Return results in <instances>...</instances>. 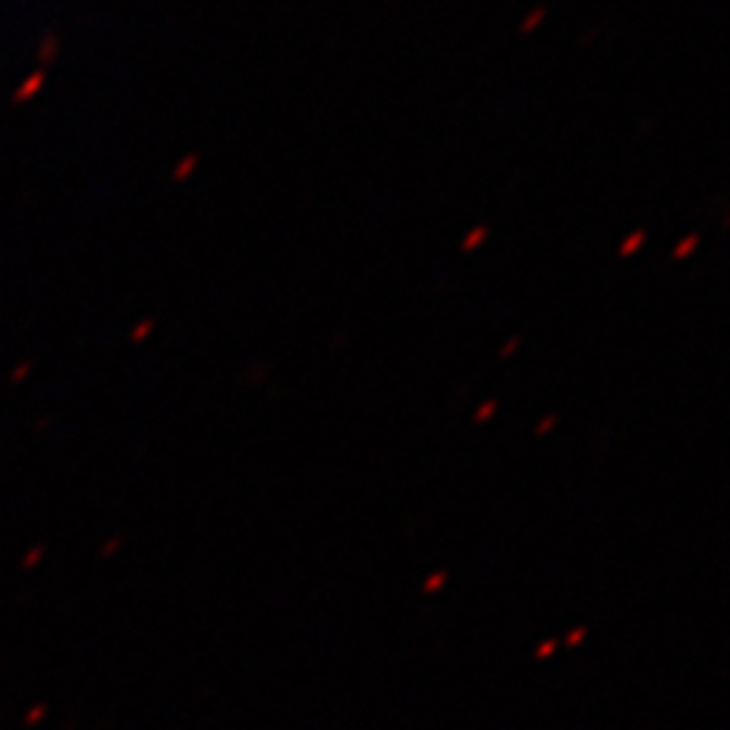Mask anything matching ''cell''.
Segmentation results:
<instances>
[{
	"label": "cell",
	"instance_id": "cell-1",
	"mask_svg": "<svg viewBox=\"0 0 730 730\" xmlns=\"http://www.w3.org/2000/svg\"><path fill=\"white\" fill-rule=\"evenodd\" d=\"M60 47H63V38H60L57 30L43 33L41 41H38V47H36L38 68H41V71L52 68V65L60 60Z\"/></svg>",
	"mask_w": 730,
	"mask_h": 730
},
{
	"label": "cell",
	"instance_id": "cell-2",
	"mask_svg": "<svg viewBox=\"0 0 730 730\" xmlns=\"http://www.w3.org/2000/svg\"><path fill=\"white\" fill-rule=\"evenodd\" d=\"M43 85H47V71H41V68L33 71V74L27 76L20 87H16L14 95H11V103H14V106H25V103L36 101V98L41 95Z\"/></svg>",
	"mask_w": 730,
	"mask_h": 730
},
{
	"label": "cell",
	"instance_id": "cell-3",
	"mask_svg": "<svg viewBox=\"0 0 730 730\" xmlns=\"http://www.w3.org/2000/svg\"><path fill=\"white\" fill-rule=\"evenodd\" d=\"M487 239H490V228H487V225H474V228L465 230V235L460 239V252H465V255L479 252L482 246L487 244Z\"/></svg>",
	"mask_w": 730,
	"mask_h": 730
},
{
	"label": "cell",
	"instance_id": "cell-4",
	"mask_svg": "<svg viewBox=\"0 0 730 730\" xmlns=\"http://www.w3.org/2000/svg\"><path fill=\"white\" fill-rule=\"evenodd\" d=\"M644 244H646V230H633V233L630 235H625L623 241H619V249H617V255L619 257H625V260H628V257H636L639 255L641 249H644Z\"/></svg>",
	"mask_w": 730,
	"mask_h": 730
},
{
	"label": "cell",
	"instance_id": "cell-5",
	"mask_svg": "<svg viewBox=\"0 0 730 730\" xmlns=\"http://www.w3.org/2000/svg\"><path fill=\"white\" fill-rule=\"evenodd\" d=\"M699 246H701V235L699 233H690V235H684V239L677 241V246H674V249H671V257L677 262H688L690 257H693L695 252H699Z\"/></svg>",
	"mask_w": 730,
	"mask_h": 730
},
{
	"label": "cell",
	"instance_id": "cell-6",
	"mask_svg": "<svg viewBox=\"0 0 730 730\" xmlns=\"http://www.w3.org/2000/svg\"><path fill=\"white\" fill-rule=\"evenodd\" d=\"M547 5H536V9H530L528 14H525V20L520 22V36H530V33L539 30L541 25H545L547 20Z\"/></svg>",
	"mask_w": 730,
	"mask_h": 730
},
{
	"label": "cell",
	"instance_id": "cell-7",
	"mask_svg": "<svg viewBox=\"0 0 730 730\" xmlns=\"http://www.w3.org/2000/svg\"><path fill=\"white\" fill-rule=\"evenodd\" d=\"M197 163H201V157L197 155H184L182 163L174 168V182H187V179L197 171Z\"/></svg>",
	"mask_w": 730,
	"mask_h": 730
}]
</instances>
